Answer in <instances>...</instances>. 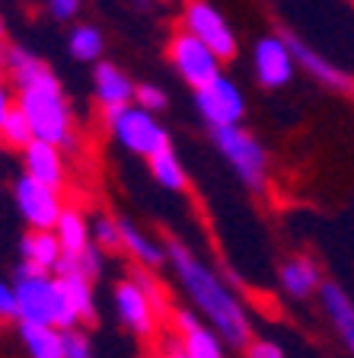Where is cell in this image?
Instances as JSON below:
<instances>
[{
	"label": "cell",
	"mask_w": 354,
	"mask_h": 358,
	"mask_svg": "<svg viewBox=\"0 0 354 358\" xmlns=\"http://www.w3.org/2000/svg\"><path fill=\"white\" fill-rule=\"evenodd\" d=\"M7 83L16 93V109L26 115L32 138L54 144L64 154L80 150V125L61 80L38 55L22 45H7Z\"/></svg>",
	"instance_id": "6da1fadb"
},
{
	"label": "cell",
	"mask_w": 354,
	"mask_h": 358,
	"mask_svg": "<svg viewBox=\"0 0 354 358\" xmlns=\"http://www.w3.org/2000/svg\"><path fill=\"white\" fill-rule=\"evenodd\" d=\"M163 243H166V262L172 268V278L179 282L192 310L227 345L246 349V343L252 339V317L246 310V301L239 298V291L223 282L221 272L207 259H201L189 243L172 237Z\"/></svg>",
	"instance_id": "7a4b0ae2"
},
{
	"label": "cell",
	"mask_w": 354,
	"mask_h": 358,
	"mask_svg": "<svg viewBox=\"0 0 354 358\" xmlns=\"http://www.w3.org/2000/svg\"><path fill=\"white\" fill-rule=\"evenodd\" d=\"M112 307L118 323L140 343H154L163 333V320L170 317V298L150 272L134 268L131 275L118 278L112 288Z\"/></svg>",
	"instance_id": "3957f363"
},
{
	"label": "cell",
	"mask_w": 354,
	"mask_h": 358,
	"mask_svg": "<svg viewBox=\"0 0 354 358\" xmlns=\"http://www.w3.org/2000/svg\"><path fill=\"white\" fill-rule=\"evenodd\" d=\"M13 291H16V323H42V327L71 329L54 275L20 266L13 275Z\"/></svg>",
	"instance_id": "277c9868"
},
{
	"label": "cell",
	"mask_w": 354,
	"mask_h": 358,
	"mask_svg": "<svg viewBox=\"0 0 354 358\" xmlns=\"http://www.w3.org/2000/svg\"><path fill=\"white\" fill-rule=\"evenodd\" d=\"M103 122H105V128H109V134L115 138V144H121V148L134 157L150 160V157H156L160 150L170 148V131H166V125L160 122V115L144 112L134 103L125 106V109L105 112Z\"/></svg>",
	"instance_id": "5b68a950"
},
{
	"label": "cell",
	"mask_w": 354,
	"mask_h": 358,
	"mask_svg": "<svg viewBox=\"0 0 354 358\" xmlns=\"http://www.w3.org/2000/svg\"><path fill=\"white\" fill-rule=\"evenodd\" d=\"M214 148L221 150V157L233 166V173L239 176L246 189L252 192H265L272 176H268V150L262 148L252 131H246L243 125H230V128H217L211 131Z\"/></svg>",
	"instance_id": "8992f818"
},
{
	"label": "cell",
	"mask_w": 354,
	"mask_h": 358,
	"mask_svg": "<svg viewBox=\"0 0 354 358\" xmlns=\"http://www.w3.org/2000/svg\"><path fill=\"white\" fill-rule=\"evenodd\" d=\"M179 29H185L189 36H195L205 48L223 61H233L239 55V38H236L230 20L211 0H182L179 7Z\"/></svg>",
	"instance_id": "52a82bcc"
},
{
	"label": "cell",
	"mask_w": 354,
	"mask_h": 358,
	"mask_svg": "<svg viewBox=\"0 0 354 358\" xmlns=\"http://www.w3.org/2000/svg\"><path fill=\"white\" fill-rule=\"evenodd\" d=\"M166 58H170L172 71L179 74V80L189 83L192 90H201L205 83H211L214 77H221V58L211 48L198 42L195 36H189L185 29H172L170 42H166Z\"/></svg>",
	"instance_id": "ba28073f"
},
{
	"label": "cell",
	"mask_w": 354,
	"mask_h": 358,
	"mask_svg": "<svg viewBox=\"0 0 354 358\" xmlns=\"http://www.w3.org/2000/svg\"><path fill=\"white\" fill-rule=\"evenodd\" d=\"M170 323V345L185 358H227V343L201 320L192 307H176L166 317Z\"/></svg>",
	"instance_id": "9c48e42d"
},
{
	"label": "cell",
	"mask_w": 354,
	"mask_h": 358,
	"mask_svg": "<svg viewBox=\"0 0 354 358\" xmlns=\"http://www.w3.org/2000/svg\"><path fill=\"white\" fill-rule=\"evenodd\" d=\"M13 201L20 217L29 231H54L61 211L67 208V199L61 189H52L45 182H36L29 176H16L13 182Z\"/></svg>",
	"instance_id": "30bf717a"
},
{
	"label": "cell",
	"mask_w": 354,
	"mask_h": 358,
	"mask_svg": "<svg viewBox=\"0 0 354 358\" xmlns=\"http://www.w3.org/2000/svg\"><path fill=\"white\" fill-rule=\"evenodd\" d=\"M195 109L205 119V125H211V131H217V128H230L243 122L246 96L239 83L230 80L227 74H221L211 83H205L201 90H195Z\"/></svg>",
	"instance_id": "8fae6325"
},
{
	"label": "cell",
	"mask_w": 354,
	"mask_h": 358,
	"mask_svg": "<svg viewBox=\"0 0 354 358\" xmlns=\"http://www.w3.org/2000/svg\"><path fill=\"white\" fill-rule=\"evenodd\" d=\"M252 74H256L258 87L281 90L288 87L297 74L294 52L288 45V36H262L252 48Z\"/></svg>",
	"instance_id": "7c38bea8"
},
{
	"label": "cell",
	"mask_w": 354,
	"mask_h": 358,
	"mask_svg": "<svg viewBox=\"0 0 354 358\" xmlns=\"http://www.w3.org/2000/svg\"><path fill=\"white\" fill-rule=\"evenodd\" d=\"M288 45H290V52H294L297 71H303L310 80H316L319 87L332 90L339 96H354V74L351 71H345L341 64L329 61L323 52H316L313 45H307L297 36H288Z\"/></svg>",
	"instance_id": "4fadbf2b"
},
{
	"label": "cell",
	"mask_w": 354,
	"mask_h": 358,
	"mask_svg": "<svg viewBox=\"0 0 354 358\" xmlns=\"http://www.w3.org/2000/svg\"><path fill=\"white\" fill-rule=\"evenodd\" d=\"M134 90H138V83H134L118 64H112V61H105V58L99 61V64H93V99H96L103 115L105 112L131 106Z\"/></svg>",
	"instance_id": "5bb4252c"
},
{
	"label": "cell",
	"mask_w": 354,
	"mask_h": 358,
	"mask_svg": "<svg viewBox=\"0 0 354 358\" xmlns=\"http://www.w3.org/2000/svg\"><path fill=\"white\" fill-rule=\"evenodd\" d=\"M22 176H29V179H36V182H45V186L64 192L67 179H71L67 154L61 148H54V144L32 141L29 148L22 150Z\"/></svg>",
	"instance_id": "9a60e30c"
},
{
	"label": "cell",
	"mask_w": 354,
	"mask_h": 358,
	"mask_svg": "<svg viewBox=\"0 0 354 358\" xmlns=\"http://www.w3.org/2000/svg\"><path fill=\"white\" fill-rule=\"evenodd\" d=\"M319 307H323L332 333L339 336V343L348 349V355H354V298L339 282L325 278L319 288Z\"/></svg>",
	"instance_id": "2e32d148"
},
{
	"label": "cell",
	"mask_w": 354,
	"mask_h": 358,
	"mask_svg": "<svg viewBox=\"0 0 354 358\" xmlns=\"http://www.w3.org/2000/svg\"><path fill=\"white\" fill-rule=\"evenodd\" d=\"M118 234H121V253H128V259L138 268L154 272L166 266V243L147 234L140 224H134L131 217H118Z\"/></svg>",
	"instance_id": "e0dca14e"
},
{
	"label": "cell",
	"mask_w": 354,
	"mask_h": 358,
	"mask_svg": "<svg viewBox=\"0 0 354 358\" xmlns=\"http://www.w3.org/2000/svg\"><path fill=\"white\" fill-rule=\"evenodd\" d=\"M54 278H58V291H61V301H64V313L71 320V329L89 327L96 320V291H93V282L77 275V272H64V268Z\"/></svg>",
	"instance_id": "ac0fdd59"
},
{
	"label": "cell",
	"mask_w": 354,
	"mask_h": 358,
	"mask_svg": "<svg viewBox=\"0 0 354 358\" xmlns=\"http://www.w3.org/2000/svg\"><path fill=\"white\" fill-rule=\"evenodd\" d=\"M278 282H281V291H284L288 298L307 301V298H313V294H319L325 278H323V272H319L313 256L297 253V256H288V259L281 262Z\"/></svg>",
	"instance_id": "d6986e66"
},
{
	"label": "cell",
	"mask_w": 354,
	"mask_h": 358,
	"mask_svg": "<svg viewBox=\"0 0 354 358\" xmlns=\"http://www.w3.org/2000/svg\"><path fill=\"white\" fill-rule=\"evenodd\" d=\"M20 266L54 275L64 262V253H61V243L52 231H26L20 240Z\"/></svg>",
	"instance_id": "ffe728a7"
},
{
	"label": "cell",
	"mask_w": 354,
	"mask_h": 358,
	"mask_svg": "<svg viewBox=\"0 0 354 358\" xmlns=\"http://www.w3.org/2000/svg\"><path fill=\"white\" fill-rule=\"evenodd\" d=\"M52 234L58 237L64 259H74V256H80L87 246H93L89 215L80 208V205H74V201H67V208L61 211V217H58V224H54Z\"/></svg>",
	"instance_id": "44dd1931"
},
{
	"label": "cell",
	"mask_w": 354,
	"mask_h": 358,
	"mask_svg": "<svg viewBox=\"0 0 354 358\" xmlns=\"http://www.w3.org/2000/svg\"><path fill=\"white\" fill-rule=\"evenodd\" d=\"M20 343L26 358H64L61 355V329L42 323H20Z\"/></svg>",
	"instance_id": "7402d4cb"
},
{
	"label": "cell",
	"mask_w": 354,
	"mask_h": 358,
	"mask_svg": "<svg viewBox=\"0 0 354 358\" xmlns=\"http://www.w3.org/2000/svg\"><path fill=\"white\" fill-rule=\"evenodd\" d=\"M147 170H150V176H154L156 186L170 189V192H185V189H189V173H185L182 160H179V154L172 148H166L156 157H150Z\"/></svg>",
	"instance_id": "603a6c76"
},
{
	"label": "cell",
	"mask_w": 354,
	"mask_h": 358,
	"mask_svg": "<svg viewBox=\"0 0 354 358\" xmlns=\"http://www.w3.org/2000/svg\"><path fill=\"white\" fill-rule=\"evenodd\" d=\"M67 45H71V55L77 61H89V64H99L105 52V36L99 26L93 22H77L71 36H67Z\"/></svg>",
	"instance_id": "cb8c5ba5"
},
{
	"label": "cell",
	"mask_w": 354,
	"mask_h": 358,
	"mask_svg": "<svg viewBox=\"0 0 354 358\" xmlns=\"http://www.w3.org/2000/svg\"><path fill=\"white\" fill-rule=\"evenodd\" d=\"M32 141H36V138H32V128H29V122H26V115H22L20 109H13L7 115V122L0 125V144L7 150H26Z\"/></svg>",
	"instance_id": "d4e9b609"
},
{
	"label": "cell",
	"mask_w": 354,
	"mask_h": 358,
	"mask_svg": "<svg viewBox=\"0 0 354 358\" xmlns=\"http://www.w3.org/2000/svg\"><path fill=\"white\" fill-rule=\"evenodd\" d=\"M89 234H93V246H99L103 253H121V234H118V217L96 215L89 221Z\"/></svg>",
	"instance_id": "484cf974"
},
{
	"label": "cell",
	"mask_w": 354,
	"mask_h": 358,
	"mask_svg": "<svg viewBox=\"0 0 354 358\" xmlns=\"http://www.w3.org/2000/svg\"><path fill=\"white\" fill-rule=\"evenodd\" d=\"M61 268H64V272H77V275L89 278V282H96V278L103 275V250H99V246H87L80 256L61 262ZM58 272H54V275H58Z\"/></svg>",
	"instance_id": "4316f807"
},
{
	"label": "cell",
	"mask_w": 354,
	"mask_h": 358,
	"mask_svg": "<svg viewBox=\"0 0 354 358\" xmlns=\"http://www.w3.org/2000/svg\"><path fill=\"white\" fill-rule=\"evenodd\" d=\"M61 355L64 358H96V349H93V339L83 327L74 329H61Z\"/></svg>",
	"instance_id": "83f0119b"
},
{
	"label": "cell",
	"mask_w": 354,
	"mask_h": 358,
	"mask_svg": "<svg viewBox=\"0 0 354 358\" xmlns=\"http://www.w3.org/2000/svg\"><path fill=\"white\" fill-rule=\"evenodd\" d=\"M166 103H170V96H166V90L156 87V83H138V90H134V106H140L144 112L160 115V112L166 109Z\"/></svg>",
	"instance_id": "f1b7e54d"
},
{
	"label": "cell",
	"mask_w": 354,
	"mask_h": 358,
	"mask_svg": "<svg viewBox=\"0 0 354 358\" xmlns=\"http://www.w3.org/2000/svg\"><path fill=\"white\" fill-rule=\"evenodd\" d=\"M243 358H288L284 349H281L274 339H265V336H252L243 349Z\"/></svg>",
	"instance_id": "f546056e"
},
{
	"label": "cell",
	"mask_w": 354,
	"mask_h": 358,
	"mask_svg": "<svg viewBox=\"0 0 354 358\" xmlns=\"http://www.w3.org/2000/svg\"><path fill=\"white\" fill-rule=\"evenodd\" d=\"M45 10L52 13V20L71 22V20H77V16H80L83 0H45Z\"/></svg>",
	"instance_id": "4dcf8cb0"
},
{
	"label": "cell",
	"mask_w": 354,
	"mask_h": 358,
	"mask_svg": "<svg viewBox=\"0 0 354 358\" xmlns=\"http://www.w3.org/2000/svg\"><path fill=\"white\" fill-rule=\"evenodd\" d=\"M3 320H16V291L7 278H0V323Z\"/></svg>",
	"instance_id": "1f68e13d"
},
{
	"label": "cell",
	"mask_w": 354,
	"mask_h": 358,
	"mask_svg": "<svg viewBox=\"0 0 354 358\" xmlns=\"http://www.w3.org/2000/svg\"><path fill=\"white\" fill-rule=\"evenodd\" d=\"M16 109V93L7 80H0V125L7 122V115Z\"/></svg>",
	"instance_id": "d6a6232c"
},
{
	"label": "cell",
	"mask_w": 354,
	"mask_h": 358,
	"mask_svg": "<svg viewBox=\"0 0 354 358\" xmlns=\"http://www.w3.org/2000/svg\"><path fill=\"white\" fill-rule=\"evenodd\" d=\"M0 80H7V45L0 42Z\"/></svg>",
	"instance_id": "836d02e7"
},
{
	"label": "cell",
	"mask_w": 354,
	"mask_h": 358,
	"mask_svg": "<svg viewBox=\"0 0 354 358\" xmlns=\"http://www.w3.org/2000/svg\"><path fill=\"white\" fill-rule=\"evenodd\" d=\"M166 358H185L182 352H176V349H166Z\"/></svg>",
	"instance_id": "e575fe53"
},
{
	"label": "cell",
	"mask_w": 354,
	"mask_h": 358,
	"mask_svg": "<svg viewBox=\"0 0 354 358\" xmlns=\"http://www.w3.org/2000/svg\"><path fill=\"white\" fill-rule=\"evenodd\" d=\"M144 358H166V352H150V355H144Z\"/></svg>",
	"instance_id": "d590c367"
},
{
	"label": "cell",
	"mask_w": 354,
	"mask_h": 358,
	"mask_svg": "<svg viewBox=\"0 0 354 358\" xmlns=\"http://www.w3.org/2000/svg\"><path fill=\"white\" fill-rule=\"evenodd\" d=\"M0 42H3V16H0Z\"/></svg>",
	"instance_id": "8d00e7d4"
},
{
	"label": "cell",
	"mask_w": 354,
	"mask_h": 358,
	"mask_svg": "<svg viewBox=\"0 0 354 358\" xmlns=\"http://www.w3.org/2000/svg\"><path fill=\"white\" fill-rule=\"evenodd\" d=\"M0 150H3V144H0Z\"/></svg>",
	"instance_id": "74e56055"
},
{
	"label": "cell",
	"mask_w": 354,
	"mask_h": 358,
	"mask_svg": "<svg viewBox=\"0 0 354 358\" xmlns=\"http://www.w3.org/2000/svg\"><path fill=\"white\" fill-rule=\"evenodd\" d=\"M348 3H354V0H348Z\"/></svg>",
	"instance_id": "f35d334b"
}]
</instances>
